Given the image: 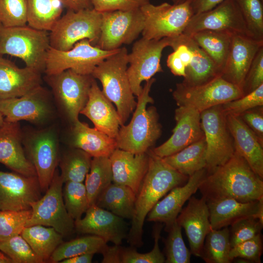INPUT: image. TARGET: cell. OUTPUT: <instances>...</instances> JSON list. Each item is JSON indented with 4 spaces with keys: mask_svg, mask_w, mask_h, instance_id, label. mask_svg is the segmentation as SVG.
Returning a JSON list of instances; mask_svg holds the SVG:
<instances>
[{
    "mask_svg": "<svg viewBox=\"0 0 263 263\" xmlns=\"http://www.w3.org/2000/svg\"><path fill=\"white\" fill-rule=\"evenodd\" d=\"M244 20L248 36L263 40V0H235Z\"/></svg>",
    "mask_w": 263,
    "mask_h": 263,
    "instance_id": "obj_43",
    "label": "cell"
},
{
    "mask_svg": "<svg viewBox=\"0 0 263 263\" xmlns=\"http://www.w3.org/2000/svg\"><path fill=\"white\" fill-rule=\"evenodd\" d=\"M207 203L213 229L228 227L240 219L250 216L263 222V198L245 203L224 198L207 201Z\"/></svg>",
    "mask_w": 263,
    "mask_h": 263,
    "instance_id": "obj_27",
    "label": "cell"
},
{
    "mask_svg": "<svg viewBox=\"0 0 263 263\" xmlns=\"http://www.w3.org/2000/svg\"><path fill=\"white\" fill-rule=\"evenodd\" d=\"M92 159L89 154L79 149L73 148L66 152L58 163L63 183L83 182L89 172Z\"/></svg>",
    "mask_w": 263,
    "mask_h": 263,
    "instance_id": "obj_40",
    "label": "cell"
},
{
    "mask_svg": "<svg viewBox=\"0 0 263 263\" xmlns=\"http://www.w3.org/2000/svg\"><path fill=\"white\" fill-rule=\"evenodd\" d=\"M209 211L206 199L191 196L187 206L182 208L176 221L184 228L188 238L190 251L201 257L205 238L212 229Z\"/></svg>",
    "mask_w": 263,
    "mask_h": 263,
    "instance_id": "obj_22",
    "label": "cell"
},
{
    "mask_svg": "<svg viewBox=\"0 0 263 263\" xmlns=\"http://www.w3.org/2000/svg\"><path fill=\"white\" fill-rule=\"evenodd\" d=\"M88 117L94 127L115 139L121 123L116 110L103 94L94 79L89 93L88 101L80 112Z\"/></svg>",
    "mask_w": 263,
    "mask_h": 263,
    "instance_id": "obj_29",
    "label": "cell"
},
{
    "mask_svg": "<svg viewBox=\"0 0 263 263\" xmlns=\"http://www.w3.org/2000/svg\"><path fill=\"white\" fill-rule=\"evenodd\" d=\"M182 227L176 221L167 231L168 235L163 240L166 263H189L191 253L186 247L181 232Z\"/></svg>",
    "mask_w": 263,
    "mask_h": 263,
    "instance_id": "obj_42",
    "label": "cell"
},
{
    "mask_svg": "<svg viewBox=\"0 0 263 263\" xmlns=\"http://www.w3.org/2000/svg\"><path fill=\"white\" fill-rule=\"evenodd\" d=\"M101 19V13L94 8L67 10L49 32L51 47L67 51L84 39L95 46L100 34Z\"/></svg>",
    "mask_w": 263,
    "mask_h": 263,
    "instance_id": "obj_6",
    "label": "cell"
},
{
    "mask_svg": "<svg viewBox=\"0 0 263 263\" xmlns=\"http://www.w3.org/2000/svg\"><path fill=\"white\" fill-rule=\"evenodd\" d=\"M117 49L103 50L93 45L87 39L76 42L67 51L50 47L47 55L44 73L50 75L71 69L79 74L91 75L99 63Z\"/></svg>",
    "mask_w": 263,
    "mask_h": 263,
    "instance_id": "obj_11",
    "label": "cell"
},
{
    "mask_svg": "<svg viewBox=\"0 0 263 263\" xmlns=\"http://www.w3.org/2000/svg\"><path fill=\"white\" fill-rule=\"evenodd\" d=\"M226 119L235 152L243 157L253 171L263 179V142L239 115L226 114Z\"/></svg>",
    "mask_w": 263,
    "mask_h": 263,
    "instance_id": "obj_26",
    "label": "cell"
},
{
    "mask_svg": "<svg viewBox=\"0 0 263 263\" xmlns=\"http://www.w3.org/2000/svg\"><path fill=\"white\" fill-rule=\"evenodd\" d=\"M121 248L120 245H107L102 253L103 263H121Z\"/></svg>",
    "mask_w": 263,
    "mask_h": 263,
    "instance_id": "obj_55",
    "label": "cell"
},
{
    "mask_svg": "<svg viewBox=\"0 0 263 263\" xmlns=\"http://www.w3.org/2000/svg\"><path fill=\"white\" fill-rule=\"evenodd\" d=\"M136 195L129 187L112 183L100 194L95 205L123 218L132 220Z\"/></svg>",
    "mask_w": 263,
    "mask_h": 263,
    "instance_id": "obj_32",
    "label": "cell"
},
{
    "mask_svg": "<svg viewBox=\"0 0 263 263\" xmlns=\"http://www.w3.org/2000/svg\"><path fill=\"white\" fill-rule=\"evenodd\" d=\"M174 117L176 124L172 134L164 143L151 150L161 158L179 151L205 136L200 113L196 110L179 106L175 111Z\"/></svg>",
    "mask_w": 263,
    "mask_h": 263,
    "instance_id": "obj_20",
    "label": "cell"
},
{
    "mask_svg": "<svg viewBox=\"0 0 263 263\" xmlns=\"http://www.w3.org/2000/svg\"><path fill=\"white\" fill-rule=\"evenodd\" d=\"M94 254L87 253L76 255L71 258L64 259L61 263H91L94 257Z\"/></svg>",
    "mask_w": 263,
    "mask_h": 263,
    "instance_id": "obj_58",
    "label": "cell"
},
{
    "mask_svg": "<svg viewBox=\"0 0 263 263\" xmlns=\"http://www.w3.org/2000/svg\"><path fill=\"white\" fill-rule=\"evenodd\" d=\"M263 84V46L256 55L244 79L242 90L244 95Z\"/></svg>",
    "mask_w": 263,
    "mask_h": 263,
    "instance_id": "obj_51",
    "label": "cell"
},
{
    "mask_svg": "<svg viewBox=\"0 0 263 263\" xmlns=\"http://www.w3.org/2000/svg\"><path fill=\"white\" fill-rule=\"evenodd\" d=\"M224 0H189L194 15L213 8Z\"/></svg>",
    "mask_w": 263,
    "mask_h": 263,
    "instance_id": "obj_56",
    "label": "cell"
},
{
    "mask_svg": "<svg viewBox=\"0 0 263 263\" xmlns=\"http://www.w3.org/2000/svg\"><path fill=\"white\" fill-rule=\"evenodd\" d=\"M100 34L95 46L106 51L130 44L142 33L144 17L141 9L102 12Z\"/></svg>",
    "mask_w": 263,
    "mask_h": 263,
    "instance_id": "obj_13",
    "label": "cell"
},
{
    "mask_svg": "<svg viewBox=\"0 0 263 263\" xmlns=\"http://www.w3.org/2000/svg\"><path fill=\"white\" fill-rule=\"evenodd\" d=\"M198 189L206 201L231 198L245 203L263 198V181L235 152L225 164L207 173Z\"/></svg>",
    "mask_w": 263,
    "mask_h": 263,
    "instance_id": "obj_1",
    "label": "cell"
},
{
    "mask_svg": "<svg viewBox=\"0 0 263 263\" xmlns=\"http://www.w3.org/2000/svg\"><path fill=\"white\" fill-rule=\"evenodd\" d=\"M184 35L192 51L193 57L186 69L185 76L181 83L188 86H196L221 76V71L207 55L189 36Z\"/></svg>",
    "mask_w": 263,
    "mask_h": 263,
    "instance_id": "obj_31",
    "label": "cell"
},
{
    "mask_svg": "<svg viewBox=\"0 0 263 263\" xmlns=\"http://www.w3.org/2000/svg\"><path fill=\"white\" fill-rule=\"evenodd\" d=\"M0 250L9 257L14 263H42L21 235L0 240Z\"/></svg>",
    "mask_w": 263,
    "mask_h": 263,
    "instance_id": "obj_45",
    "label": "cell"
},
{
    "mask_svg": "<svg viewBox=\"0 0 263 263\" xmlns=\"http://www.w3.org/2000/svg\"><path fill=\"white\" fill-rule=\"evenodd\" d=\"M206 150L204 136L179 151L162 159L180 173L189 177L196 171L206 168Z\"/></svg>",
    "mask_w": 263,
    "mask_h": 263,
    "instance_id": "obj_34",
    "label": "cell"
},
{
    "mask_svg": "<svg viewBox=\"0 0 263 263\" xmlns=\"http://www.w3.org/2000/svg\"><path fill=\"white\" fill-rule=\"evenodd\" d=\"M148 151L149 167L136 196L135 212L126 238L134 247L143 244L144 221L153 206L173 188L185 184L189 178L170 167L151 150Z\"/></svg>",
    "mask_w": 263,
    "mask_h": 263,
    "instance_id": "obj_2",
    "label": "cell"
},
{
    "mask_svg": "<svg viewBox=\"0 0 263 263\" xmlns=\"http://www.w3.org/2000/svg\"><path fill=\"white\" fill-rule=\"evenodd\" d=\"M41 191L37 176L0 170V210L30 209Z\"/></svg>",
    "mask_w": 263,
    "mask_h": 263,
    "instance_id": "obj_18",
    "label": "cell"
},
{
    "mask_svg": "<svg viewBox=\"0 0 263 263\" xmlns=\"http://www.w3.org/2000/svg\"><path fill=\"white\" fill-rule=\"evenodd\" d=\"M230 249L228 227L212 229L205 238L200 258L206 263H230Z\"/></svg>",
    "mask_w": 263,
    "mask_h": 263,
    "instance_id": "obj_39",
    "label": "cell"
},
{
    "mask_svg": "<svg viewBox=\"0 0 263 263\" xmlns=\"http://www.w3.org/2000/svg\"><path fill=\"white\" fill-rule=\"evenodd\" d=\"M263 40L235 34L232 37L230 51L221 77L242 88L251 63Z\"/></svg>",
    "mask_w": 263,
    "mask_h": 263,
    "instance_id": "obj_24",
    "label": "cell"
},
{
    "mask_svg": "<svg viewBox=\"0 0 263 263\" xmlns=\"http://www.w3.org/2000/svg\"><path fill=\"white\" fill-rule=\"evenodd\" d=\"M239 115L261 141L263 142V114L262 106L249 110Z\"/></svg>",
    "mask_w": 263,
    "mask_h": 263,
    "instance_id": "obj_53",
    "label": "cell"
},
{
    "mask_svg": "<svg viewBox=\"0 0 263 263\" xmlns=\"http://www.w3.org/2000/svg\"><path fill=\"white\" fill-rule=\"evenodd\" d=\"M27 24L50 32L61 17L63 6L59 0H26Z\"/></svg>",
    "mask_w": 263,
    "mask_h": 263,
    "instance_id": "obj_36",
    "label": "cell"
},
{
    "mask_svg": "<svg viewBox=\"0 0 263 263\" xmlns=\"http://www.w3.org/2000/svg\"><path fill=\"white\" fill-rule=\"evenodd\" d=\"M207 173L206 168L197 171L185 184L171 189L153 206L146 217L147 221L164 224L167 231L176 221L184 204L198 189Z\"/></svg>",
    "mask_w": 263,
    "mask_h": 263,
    "instance_id": "obj_21",
    "label": "cell"
},
{
    "mask_svg": "<svg viewBox=\"0 0 263 263\" xmlns=\"http://www.w3.org/2000/svg\"><path fill=\"white\" fill-rule=\"evenodd\" d=\"M41 73L0 56V99L21 96L41 85Z\"/></svg>",
    "mask_w": 263,
    "mask_h": 263,
    "instance_id": "obj_28",
    "label": "cell"
},
{
    "mask_svg": "<svg viewBox=\"0 0 263 263\" xmlns=\"http://www.w3.org/2000/svg\"><path fill=\"white\" fill-rule=\"evenodd\" d=\"M49 32L27 24L7 27L0 24V56L8 55L21 59L26 67L44 72Z\"/></svg>",
    "mask_w": 263,
    "mask_h": 263,
    "instance_id": "obj_5",
    "label": "cell"
},
{
    "mask_svg": "<svg viewBox=\"0 0 263 263\" xmlns=\"http://www.w3.org/2000/svg\"><path fill=\"white\" fill-rule=\"evenodd\" d=\"M167 65L174 75L183 77L185 76L186 66L174 51L168 56Z\"/></svg>",
    "mask_w": 263,
    "mask_h": 263,
    "instance_id": "obj_54",
    "label": "cell"
},
{
    "mask_svg": "<svg viewBox=\"0 0 263 263\" xmlns=\"http://www.w3.org/2000/svg\"><path fill=\"white\" fill-rule=\"evenodd\" d=\"M163 227L162 223L156 222L153 226L152 237L154 246L151 251L145 253L137 252L135 247H122L121 263H163L165 257L161 251L159 241L161 238V232Z\"/></svg>",
    "mask_w": 263,
    "mask_h": 263,
    "instance_id": "obj_44",
    "label": "cell"
},
{
    "mask_svg": "<svg viewBox=\"0 0 263 263\" xmlns=\"http://www.w3.org/2000/svg\"><path fill=\"white\" fill-rule=\"evenodd\" d=\"M19 122L4 120L0 128V163L12 171L26 176H37L35 169L26 155Z\"/></svg>",
    "mask_w": 263,
    "mask_h": 263,
    "instance_id": "obj_23",
    "label": "cell"
},
{
    "mask_svg": "<svg viewBox=\"0 0 263 263\" xmlns=\"http://www.w3.org/2000/svg\"><path fill=\"white\" fill-rule=\"evenodd\" d=\"M62 188L65 207L74 221L81 218L89 207L85 186L83 182L67 181Z\"/></svg>",
    "mask_w": 263,
    "mask_h": 263,
    "instance_id": "obj_41",
    "label": "cell"
},
{
    "mask_svg": "<svg viewBox=\"0 0 263 263\" xmlns=\"http://www.w3.org/2000/svg\"><path fill=\"white\" fill-rule=\"evenodd\" d=\"M144 17L142 37L149 39L173 38L183 34L194 13L189 0L177 4L149 3L141 8Z\"/></svg>",
    "mask_w": 263,
    "mask_h": 263,
    "instance_id": "obj_7",
    "label": "cell"
},
{
    "mask_svg": "<svg viewBox=\"0 0 263 263\" xmlns=\"http://www.w3.org/2000/svg\"><path fill=\"white\" fill-rule=\"evenodd\" d=\"M75 229L78 233L97 236L107 243L115 245L122 244L129 230L123 218L95 204L89 206L83 218L75 221Z\"/></svg>",
    "mask_w": 263,
    "mask_h": 263,
    "instance_id": "obj_19",
    "label": "cell"
},
{
    "mask_svg": "<svg viewBox=\"0 0 263 263\" xmlns=\"http://www.w3.org/2000/svg\"><path fill=\"white\" fill-rule=\"evenodd\" d=\"M0 263H14L13 261L0 250Z\"/></svg>",
    "mask_w": 263,
    "mask_h": 263,
    "instance_id": "obj_59",
    "label": "cell"
},
{
    "mask_svg": "<svg viewBox=\"0 0 263 263\" xmlns=\"http://www.w3.org/2000/svg\"><path fill=\"white\" fill-rule=\"evenodd\" d=\"M107 245V243L97 236L91 235L81 237L61 243L53 253L49 261L58 263L83 254H102Z\"/></svg>",
    "mask_w": 263,
    "mask_h": 263,
    "instance_id": "obj_38",
    "label": "cell"
},
{
    "mask_svg": "<svg viewBox=\"0 0 263 263\" xmlns=\"http://www.w3.org/2000/svg\"><path fill=\"white\" fill-rule=\"evenodd\" d=\"M151 78L146 81L137 101L132 117L126 125L120 126L115 138L117 148L133 153L147 152L153 146L161 134V126L155 107L147 108L153 99L150 95L153 83Z\"/></svg>",
    "mask_w": 263,
    "mask_h": 263,
    "instance_id": "obj_3",
    "label": "cell"
},
{
    "mask_svg": "<svg viewBox=\"0 0 263 263\" xmlns=\"http://www.w3.org/2000/svg\"><path fill=\"white\" fill-rule=\"evenodd\" d=\"M27 23L26 0H0V24L10 27Z\"/></svg>",
    "mask_w": 263,
    "mask_h": 263,
    "instance_id": "obj_47",
    "label": "cell"
},
{
    "mask_svg": "<svg viewBox=\"0 0 263 263\" xmlns=\"http://www.w3.org/2000/svg\"><path fill=\"white\" fill-rule=\"evenodd\" d=\"M71 135L73 148L83 150L92 157H109L117 149L115 139L79 120L73 124Z\"/></svg>",
    "mask_w": 263,
    "mask_h": 263,
    "instance_id": "obj_30",
    "label": "cell"
},
{
    "mask_svg": "<svg viewBox=\"0 0 263 263\" xmlns=\"http://www.w3.org/2000/svg\"><path fill=\"white\" fill-rule=\"evenodd\" d=\"M234 34L227 32L203 30L189 36L207 55L222 74Z\"/></svg>",
    "mask_w": 263,
    "mask_h": 263,
    "instance_id": "obj_33",
    "label": "cell"
},
{
    "mask_svg": "<svg viewBox=\"0 0 263 263\" xmlns=\"http://www.w3.org/2000/svg\"><path fill=\"white\" fill-rule=\"evenodd\" d=\"M31 214V208L0 210V240L20 235Z\"/></svg>",
    "mask_w": 263,
    "mask_h": 263,
    "instance_id": "obj_46",
    "label": "cell"
},
{
    "mask_svg": "<svg viewBox=\"0 0 263 263\" xmlns=\"http://www.w3.org/2000/svg\"><path fill=\"white\" fill-rule=\"evenodd\" d=\"M4 122V117L0 111V128L2 126Z\"/></svg>",
    "mask_w": 263,
    "mask_h": 263,
    "instance_id": "obj_60",
    "label": "cell"
},
{
    "mask_svg": "<svg viewBox=\"0 0 263 263\" xmlns=\"http://www.w3.org/2000/svg\"><path fill=\"white\" fill-rule=\"evenodd\" d=\"M200 117L206 142V169L208 173L227 162L234 154L235 149L222 105L202 111Z\"/></svg>",
    "mask_w": 263,
    "mask_h": 263,
    "instance_id": "obj_9",
    "label": "cell"
},
{
    "mask_svg": "<svg viewBox=\"0 0 263 263\" xmlns=\"http://www.w3.org/2000/svg\"><path fill=\"white\" fill-rule=\"evenodd\" d=\"M169 46V38L149 39L142 38L135 41L128 53L127 74L133 94L137 97L147 81L157 73L163 72L160 61L165 48Z\"/></svg>",
    "mask_w": 263,
    "mask_h": 263,
    "instance_id": "obj_15",
    "label": "cell"
},
{
    "mask_svg": "<svg viewBox=\"0 0 263 263\" xmlns=\"http://www.w3.org/2000/svg\"><path fill=\"white\" fill-rule=\"evenodd\" d=\"M93 8L99 12L128 11L141 8L150 0H91Z\"/></svg>",
    "mask_w": 263,
    "mask_h": 263,
    "instance_id": "obj_52",
    "label": "cell"
},
{
    "mask_svg": "<svg viewBox=\"0 0 263 263\" xmlns=\"http://www.w3.org/2000/svg\"><path fill=\"white\" fill-rule=\"evenodd\" d=\"M203 30L248 36L244 20L235 0H224L211 10L194 15L183 34L190 36Z\"/></svg>",
    "mask_w": 263,
    "mask_h": 263,
    "instance_id": "obj_16",
    "label": "cell"
},
{
    "mask_svg": "<svg viewBox=\"0 0 263 263\" xmlns=\"http://www.w3.org/2000/svg\"><path fill=\"white\" fill-rule=\"evenodd\" d=\"M128 55L125 47L118 48L99 63L91 74L101 83L105 96L116 106L121 126L125 124L137 104L127 74Z\"/></svg>",
    "mask_w": 263,
    "mask_h": 263,
    "instance_id": "obj_4",
    "label": "cell"
},
{
    "mask_svg": "<svg viewBox=\"0 0 263 263\" xmlns=\"http://www.w3.org/2000/svg\"><path fill=\"white\" fill-rule=\"evenodd\" d=\"M173 4H177L179 3H183L185 1H186L187 0H171Z\"/></svg>",
    "mask_w": 263,
    "mask_h": 263,
    "instance_id": "obj_61",
    "label": "cell"
},
{
    "mask_svg": "<svg viewBox=\"0 0 263 263\" xmlns=\"http://www.w3.org/2000/svg\"><path fill=\"white\" fill-rule=\"evenodd\" d=\"M89 172L85 179L89 206L95 204L102 192L113 182L111 163L109 157H92Z\"/></svg>",
    "mask_w": 263,
    "mask_h": 263,
    "instance_id": "obj_37",
    "label": "cell"
},
{
    "mask_svg": "<svg viewBox=\"0 0 263 263\" xmlns=\"http://www.w3.org/2000/svg\"><path fill=\"white\" fill-rule=\"evenodd\" d=\"M229 231L231 248L261 233L263 222L253 216L238 220L232 224Z\"/></svg>",
    "mask_w": 263,
    "mask_h": 263,
    "instance_id": "obj_48",
    "label": "cell"
},
{
    "mask_svg": "<svg viewBox=\"0 0 263 263\" xmlns=\"http://www.w3.org/2000/svg\"><path fill=\"white\" fill-rule=\"evenodd\" d=\"M64 7L67 10L77 11L86 9H92L91 0H59Z\"/></svg>",
    "mask_w": 263,
    "mask_h": 263,
    "instance_id": "obj_57",
    "label": "cell"
},
{
    "mask_svg": "<svg viewBox=\"0 0 263 263\" xmlns=\"http://www.w3.org/2000/svg\"><path fill=\"white\" fill-rule=\"evenodd\" d=\"M20 235L44 263L49 261L56 249L63 242L60 233L52 227L42 225L25 227Z\"/></svg>",
    "mask_w": 263,
    "mask_h": 263,
    "instance_id": "obj_35",
    "label": "cell"
},
{
    "mask_svg": "<svg viewBox=\"0 0 263 263\" xmlns=\"http://www.w3.org/2000/svg\"><path fill=\"white\" fill-rule=\"evenodd\" d=\"M262 251V237L260 233L231 248L229 258L231 262L234 259L240 258L252 263H260Z\"/></svg>",
    "mask_w": 263,
    "mask_h": 263,
    "instance_id": "obj_50",
    "label": "cell"
},
{
    "mask_svg": "<svg viewBox=\"0 0 263 263\" xmlns=\"http://www.w3.org/2000/svg\"><path fill=\"white\" fill-rule=\"evenodd\" d=\"M22 143L35 169L41 189L46 191L59 161L56 132L53 128L34 131L23 138Z\"/></svg>",
    "mask_w": 263,
    "mask_h": 263,
    "instance_id": "obj_14",
    "label": "cell"
},
{
    "mask_svg": "<svg viewBox=\"0 0 263 263\" xmlns=\"http://www.w3.org/2000/svg\"><path fill=\"white\" fill-rule=\"evenodd\" d=\"M94 79L91 75L79 74L71 69L46 75L56 100L73 124L79 120V114L88 101Z\"/></svg>",
    "mask_w": 263,
    "mask_h": 263,
    "instance_id": "obj_12",
    "label": "cell"
},
{
    "mask_svg": "<svg viewBox=\"0 0 263 263\" xmlns=\"http://www.w3.org/2000/svg\"><path fill=\"white\" fill-rule=\"evenodd\" d=\"M263 105V84L239 98L222 105L225 114L239 115L242 113Z\"/></svg>",
    "mask_w": 263,
    "mask_h": 263,
    "instance_id": "obj_49",
    "label": "cell"
},
{
    "mask_svg": "<svg viewBox=\"0 0 263 263\" xmlns=\"http://www.w3.org/2000/svg\"><path fill=\"white\" fill-rule=\"evenodd\" d=\"M109 158L113 173V183L128 186L137 195L148 171V151L133 153L117 148Z\"/></svg>",
    "mask_w": 263,
    "mask_h": 263,
    "instance_id": "obj_25",
    "label": "cell"
},
{
    "mask_svg": "<svg viewBox=\"0 0 263 263\" xmlns=\"http://www.w3.org/2000/svg\"><path fill=\"white\" fill-rule=\"evenodd\" d=\"M244 95L241 87L221 76L203 85L188 86L177 83L172 96L178 107H187L201 113Z\"/></svg>",
    "mask_w": 263,
    "mask_h": 263,
    "instance_id": "obj_10",
    "label": "cell"
},
{
    "mask_svg": "<svg viewBox=\"0 0 263 263\" xmlns=\"http://www.w3.org/2000/svg\"><path fill=\"white\" fill-rule=\"evenodd\" d=\"M63 183L56 169L44 195L31 203L32 214L25 227L37 225L52 227L63 237L74 232L75 221L68 214L63 201Z\"/></svg>",
    "mask_w": 263,
    "mask_h": 263,
    "instance_id": "obj_8",
    "label": "cell"
},
{
    "mask_svg": "<svg viewBox=\"0 0 263 263\" xmlns=\"http://www.w3.org/2000/svg\"><path fill=\"white\" fill-rule=\"evenodd\" d=\"M49 100L48 92L40 85L21 96L0 99V111L6 121L41 123L52 113Z\"/></svg>",
    "mask_w": 263,
    "mask_h": 263,
    "instance_id": "obj_17",
    "label": "cell"
}]
</instances>
